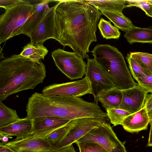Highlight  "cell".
Here are the masks:
<instances>
[{"label":"cell","mask_w":152,"mask_h":152,"mask_svg":"<svg viewBox=\"0 0 152 152\" xmlns=\"http://www.w3.org/2000/svg\"><path fill=\"white\" fill-rule=\"evenodd\" d=\"M55 39L68 46L83 59L88 58L89 47L96 42L97 24L102 14L83 0H56Z\"/></svg>","instance_id":"6da1fadb"},{"label":"cell","mask_w":152,"mask_h":152,"mask_svg":"<svg viewBox=\"0 0 152 152\" xmlns=\"http://www.w3.org/2000/svg\"><path fill=\"white\" fill-rule=\"evenodd\" d=\"M45 65L20 55L0 61V101L18 92L34 89L46 77Z\"/></svg>","instance_id":"7a4b0ae2"},{"label":"cell","mask_w":152,"mask_h":152,"mask_svg":"<svg viewBox=\"0 0 152 152\" xmlns=\"http://www.w3.org/2000/svg\"><path fill=\"white\" fill-rule=\"evenodd\" d=\"M91 52L94 58L111 78L116 88L122 90L138 84L133 80L124 57L117 48L110 45L97 44Z\"/></svg>","instance_id":"3957f363"},{"label":"cell","mask_w":152,"mask_h":152,"mask_svg":"<svg viewBox=\"0 0 152 152\" xmlns=\"http://www.w3.org/2000/svg\"><path fill=\"white\" fill-rule=\"evenodd\" d=\"M34 7L28 0L5 10L0 18V44L22 34V28L31 16Z\"/></svg>","instance_id":"277c9868"},{"label":"cell","mask_w":152,"mask_h":152,"mask_svg":"<svg viewBox=\"0 0 152 152\" xmlns=\"http://www.w3.org/2000/svg\"><path fill=\"white\" fill-rule=\"evenodd\" d=\"M51 56L58 69L70 80L82 78L86 75L87 64L76 53L58 48Z\"/></svg>","instance_id":"5b68a950"},{"label":"cell","mask_w":152,"mask_h":152,"mask_svg":"<svg viewBox=\"0 0 152 152\" xmlns=\"http://www.w3.org/2000/svg\"><path fill=\"white\" fill-rule=\"evenodd\" d=\"M85 141L96 142L108 152H127L125 142L119 140L107 122L94 127L76 141Z\"/></svg>","instance_id":"8992f818"},{"label":"cell","mask_w":152,"mask_h":152,"mask_svg":"<svg viewBox=\"0 0 152 152\" xmlns=\"http://www.w3.org/2000/svg\"><path fill=\"white\" fill-rule=\"evenodd\" d=\"M85 75L90 83L91 94L94 97V103L97 104L101 92L116 88L110 77L94 58H87Z\"/></svg>","instance_id":"52a82bcc"},{"label":"cell","mask_w":152,"mask_h":152,"mask_svg":"<svg viewBox=\"0 0 152 152\" xmlns=\"http://www.w3.org/2000/svg\"><path fill=\"white\" fill-rule=\"evenodd\" d=\"M90 83L86 77L78 80L62 83H54L45 87L42 94L46 96H72L78 97L91 94Z\"/></svg>","instance_id":"ba28073f"},{"label":"cell","mask_w":152,"mask_h":152,"mask_svg":"<svg viewBox=\"0 0 152 152\" xmlns=\"http://www.w3.org/2000/svg\"><path fill=\"white\" fill-rule=\"evenodd\" d=\"M106 118L85 117L76 119V122L63 140L53 147L58 149L72 144L94 127L107 122Z\"/></svg>","instance_id":"9c48e42d"},{"label":"cell","mask_w":152,"mask_h":152,"mask_svg":"<svg viewBox=\"0 0 152 152\" xmlns=\"http://www.w3.org/2000/svg\"><path fill=\"white\" fill-rule=\"evenodd\" d=\"M31 120L32 130L28 136L46 139L53 131L71 120L55 117H38Z\"/></svg>","instance_id":"30bf717a"},{"label":"cell","mask_w":152,"mask_h":152,"mask_svg":"<svg viewBox=\"0 0 152 152\" xmlns=\"http://www.w3.org/2000/svg\"><path fill=\"white\" fill-rule=\"evenodd\" d=\"M122 99L119 109L131 113L140 110L144 106L148 92L138 84L130 88L122 90Z\"/></svg>","instance_id":"8fae6325"},{"label":"cell","mask_w":152,"mask_h":152,"mask_svg":"<svg viewBox=\"0 0 152 152\" xmlns=\"http://www.w3.org/2000/svg\"><path fill=\"white\" fill-rule=\"evenodd\" d=\"M58 5L57 3L53 7L49 8L30 38L31 43H43L48 39H55V11Z\"/></svg>","instance_id":"7c38bea8"},{"label":"cell","mask_w":152,"mask_h":152,"mask_svg":"<svg viewBox=\"0 0 152 152\" xmlns=\"http://www.w3.org/2000/svg\"><path fill=\"white\" fill-rule=\"evenodd\" d=\"M4 144L16 152H48L53 149L47 138L29 136L19 140L15 139Z\"/></svg>","instance_id":"4fadbf2b"},{"label":"cell","mask_w":152,"mask_h":152,"mask_svg":"<svg viewBox=\"0 0 152 152\" xmlns=\"http://www.w3.org/2000/svg\"><path fill=\"white\" fill-rule=\"evenodd\" d=\"M149 123L148 111L144 106L140 110L126 117L121 125L126 131L133 133L146 130Z\"/></svg>","instance_id":"5bb4252c"},{"label":"cell","mask_w":152,"mask_h":152,"mask_svg":"<svg viewBox=\"0 0 152 152\" xmlns=\"http://www.w3.org/2000/svg\"><path fill=\"white\" fill-rule=\"evenodd\" d=\"M54 0H41L39 3L33 4L31 15L23 26L22 34L31 37L49 10L48 3Z\"/></svg>","instance_id":"9a60e30c"},{"label":"cell","mask_w":152,"mask_h":152,"mask_svg":"<svg viewBox=\"0 0 152 152\" xmlns=\"http://www.w3.org/2000/svg\"><path fill=\"white\" fill-rule=\"evenodd\" d=\"M32 128L31 120L26 117L0 128V133L10 137L15 136V140H19L27 137L31 133Z\"/></svg>","instance_id":"2e32d148"},{"label":"cell","mask_w":152,"mask_h":152,"mask_svg":"<svg viewBox=\"0 0 152 152\" xmlns=\"http://www.w3.org/2000/svg\"><path fill=\"white\" fill-rule=\"evenodd\" d=\"M122 99V90L115 88L104 91L98 97V101L106 110L112 108H119Z\"/></svg>","instance_id":"e0dca14e"},{"label":"cell","mask_w":152,"mask_h":152,"mask_svg":"<svg viewBox=\"0 0 152 152\" xmlns=\"http://www.w3.org/2000/svg\"><path fill=\"white\" fill-rule=\"evenodd\" d=\"M124 37L130 44L135 42L152 43V28L135 26L125 32Z\"/></svg>","instance_id":"ac0fdd59"},{"label":"cell","mask_w":152,"mask_h":152,"mask_svg":"<svg viewBox=\"0 0 152 152\" xmlns=\"http://www.w3.org/2000/svg\"><path fill=\"white\" fill-rule=\"evenodd\" d=\"M83 1L100 11L105 10L122 12L124 9L127 7L125 0H83Z\"/></svg>","instance_id":"d6986e66"},{"label":"cell","mask_w":152,"mask_h":152,"mask_svg":"<svg viewBox=\"0 0 152 152\" xmlns=\"http://www.w3.org/2000/svg\"><path fill=\"white\" fill-rule=\"evenodd\" d=\"M43 43H30L23 48L20 55L37 62L44 60L48 53V50L43 45Z\"/></svg>","instance_id":"ffe728a7"},{"label":"cell","mask_w":152,"mask_h":152,"mask_svg":"<svg viewBox=\"0 0 152 152\" xmlns=\"http://www.w3.org/2000/svg\"><path fill=\"white\" fill-rule=\"evenodd\" d=\"M101 11L102 14L109 19L115 27L123 31L126 32L135 26L122 12L105 10Z\"/></svg>","instance_id":"44dd1931"},{"label":"cell","mask_w":152,"mask_h":152,"mask_svg":"<svg viewBox=\"0 0 152 152\" xmlns=\"http://www.w3.org/2000/svg\"><path fill=\"white\" fill-rule=\"evenodd\" d=\"M20 119L16 111L0 101V128L6 126Z\"/></svg>","instance_id":"7402d4cb"},{"label":"cell","mask_w":152,"mask_h":152,"mask_svg":"<svg viewBox=\"0 0 152 152\" xmlns=\"http://www.w3.org/2000/svg\"><path fill=\"white\" fill-rule=\"evenodd\" d=\"M98 28L102 37L106 39H118L121 35L119 29L113 26L110 21L101 18L98 24Z\"/></svg>","instance_id":"603a6c76"},{"label":"cell","mask_w":152,"mask_h":152,"mask_svg":"<svg viewBox=\"0 0 152 152\" xmlns=\"http://www.w3.org/2000/svg\"><path fill=\"white\" fill-rule=\"evenodd\" d=\"M76 120V119L71 120L67 124L56 129L48 136L47 139L53 147L63 140L75 123Z\"/></svg>","instance_id":"cb8c5ba5"},{"label":"cell","mask_w":152,"mask_h":152,"mask_svg":"<svg viewBox=\"0 0 152 152\" xmlns=\"http://www.w3.org/2000/svg\"><path fill=\"white\" fill-rule=\"evenodd\" d=\"M126 58L131 74L135 80L151 74L137 60L132 57L129 54L127 55Z\"/></svg>","instance_id":"d4e9b609"},{"label":"cell","mask_w":152,"mask_h":152,"mask_svg":"<svg viewBox=\"0 0 152 152\" xmlns=\"http://www.w3.org/2000/svg\"><path fill=\"white\" fill-rule=\"evenodd\" d=\"M107 114L111 123L114 126L121 125L127 116L131 114L129 112L119 108H112L106 110Z\"/></svg>","instance_id":"484cf974"},{"label":"cell","mask_w":152,"mask_h":152,"mask_svg":"<svg viewBox=\"0 0 152 152\" xmlns=\"http://www.w3.org/2000/svg\"><path fill=\"white\" fill-rule=\"evenodd\" d=\"M129 54L152 74V54L141 52H131Z\"/></svg>","instance_id":"4316f807"},{"label":"cell","mask_w":152,"mask_h":152,"mask_svg":"<svg viewBox=\"0 0 152 152\" xmlns=\"http://www.w3.org/2000/svg\"><path fill=\"white\" fill-rule=\"evenodd\" d=\"M78 147L79 152H108L98 143L93 142L82 141L75 142Z\"/></svg>","instance_id":"83f0119b"},{"label":"cell","mask_w":152,"mask_h":152,"mask_svg":"<svg viewBox=\"0 0 152 152\" xmlns=\"http://www.w3.org/2000/svg\"><path fill=\"white\" fill-rule=\"evenodd\" d=\"M127 7L135 6L143 10L146 14L152 18V2L150 0H125Z\"/></svg>","instance_id":"f1b7e54d"},{"label":"cell","mask_w":152,"mask_h":152,"mask_svg":"<svg viewBox=\"0 0 152 152\" xmlns=\"http://www.w3.org/2000/svg\"><path fill=\"white\" fill-rule=\"evenodd\" d=\"M136 80L138 84L144 88L148 93H152V74L138 78Z\"/></svg>","instance_id":"f546056e"},{"label":"cell","mask_w":152,"mask_h":152,"mask_svg":"<svg viewBox=\"0 0 152 152\" xmlns=\"http://www.w3.org/2000/svg\"><path fill=\"white\" fill-rule=\"evenodd\" d=\"M23 0H0V7L6 10L24 2Z\"/></svg>","instance_id":"4dcf8cb0"},{"label":"cell","mask_w":152,"mask_h":152,"mask_svg":"<svg viewBox=\"0 0 152 152\" xmlns=\"http://www.w3.org/2000/svg\"><path fill=\"white\" fill-rule=\"evenodd\" d=\"M48 152H76L72 145H70L58 149H53Z\"/></svg>","instance_id":"1f68e13d"},{"label":"cell","mask_w":152,"mask_h":152,"mask_svg":"<svg viewBox=\"0 0 152 152\" xmlns=\"http://www.w3.org/2000/svg\"><path fill=\"white\" fill-rule=\"evenodd\" d=\"M148 111L152 109V93L147 94L144 104Z\"/></svg>","instance_id":"d6a6232c"},{"label":"cell","mask_w":152,"mask_h":152,"mask_svg":"<svg viewBox=\"0 0 152 152\" xmlns=\"http://www.w3.org/2000/svg\"><path fill=\"white\" fill-rule=\"evenodd\" d=\"M0 152H16L11 148L0 142Z\"/></svg>","instance_id":"836d02e7"},{"label":"cell","mask_w":152,"mask_h":152,"mask_svg":"<svg viewBox=\"0 0 152 152\" xmlns=\"http://www.w3.org/2000/svg\"><path fill=\"white\" fill-rule=\"evenodd\" d=\"M149 123L150 124L151 128L149 133V136L148 143L147 146L149 147L152 146V120Z\"/></svg>","instance_id":"e575fe53"},{"label":"cell","mask_w":152,"mask_h":152,"mask_svg":"<svg viewBox=\"0 0 152 152\" xmlns=\"http://www.w3.org/2000/svg\"><path fill=\"white\" fill-rule=\"evenodd\" d=\"M9 138H11L12 137L0 133V142L3 144H5L8 142V141Z\"/></svg>","instance_id":"d590c367"},{"label":"cell","mask_w":152,"mask_h":152,"mask_svg":"<svg viewBox=\"0 0 152 152\" xmlns=\"http://www.w3.org/2000/svg\"><path fill=\"white\" fill-rule=\"evenodd\" d=\"M148 113L150 119V122L152 120V109L148 111Z\"/></svg>","instance_id":"8d00e7d4"},{"label":"cell","mask_w":152,"mask_h":152,"mask_svg":"<svg viewBox=\"0 0 152 152\" xmlns=\"http://www.w3.org/2000/svg\"><path fill=\"white\" fill-rule=\"evenodd\" d=\"M150 1L151 2H152V0H150Z\"/></svg>","instance_id":"74e56055"}]
</instances>
